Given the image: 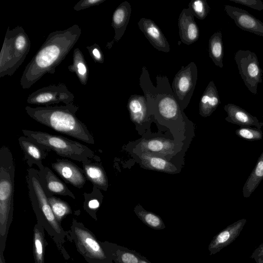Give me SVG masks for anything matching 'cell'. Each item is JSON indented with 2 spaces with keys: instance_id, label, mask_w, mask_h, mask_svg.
Here are the masks:
<instances>
[{
  "instance_id": "28",
  "label": "cell",
  "mask_w": 263,
  "mask_h": 263,
  "mask_svg": "<svg viewBox=\"0 0 263 263\" xmlns=\"http://www.w3.org/2000/svg\"><path fill=\"white\" fill-rule=\"evenodd\" d=\"M43 228L38 223L34 227L33 241L35 263H45L44 255L46 242Z\"/></svg>"
},
{
  "instance_id": "8",
  "label": "cell",
  "mask_w": 263,
  "mask_h": 263,
  "mask_svg": "<svg viewBox=\"0 0 263 263\" xmlns=\"http://www.w3.org/2000/svg\"><path fill=\"white\" fill-rule=\"evenodd\" d=\"M239 73L248 90L253 95L257 93V86L262 81L261 69L255 53L239 49L234 55Z\"/></svg>"
},
{
  "instance_id": "6",
  "label": "cell",
  "mask_w": 263,
  "mask_h": 263,
  "mask_svg": "<svg viewBox=\"0 0 263 263\" xmlns=\"http://www.w3.org/2000/svg\"><path fill=\"white\" fill-rule=\"evenodd\" d=\"M71 234L78 251L90 263H113L117 244L98 241L80 222L73 219Z\"/></svg>"
},
{
  "instance_id": "22",
  "label": "cell",
  "mask_w": 263,
  "mask_h": 263,
  "mask_svg": "<svg viewBox=\"0 0 263 263\" xmlns=\"http://www.w3.org/2000/svg\"><path fill=\"white\" fill-rule=\"evenodd\" d=\"M127 107L130 119L134 123L141 124L147 119L149 111L144 96L131 95L128 99Z\"/></svg>"
},
{
  "instance_id": "5",
  "label": "cell",
  "mask_w": 263,
  "mask_h": 263,
  "mask_svg": "<svg viewBox=\"0 0 263 263\" xmlns=\"http://www.w3.org/2000/svg\"><path fill=\"white\" fill-rule=\"evenodd\" d=\"M31 46L29 36L21 26L7 30L0 55V77L11 76L21 65Z\"/></svg>"
},
{
  "instance_id": "7",
  "label": "cell",
  "mask_w": 263,
  "mask_h": 263,
  "mask_svg": "<svg viewBox=\"0 0 263 263\" xmlns=\"http://www.w3.org/2000/svg\"><path fill=\"white\" fill-rule=\"evenodd\" d=\"M26 180L29 197L38 223H41L42 226L45 224L48 225L57 234L62 235L64 231L52 212L41 183L39 171L34 168H29Z\"/></svg>"
},
{
  "instance_id": "24",
  "label": "cell",
  "mask_w": 263,
  "mask_h": 263,
  "mask_svg": "<svg viewBox=\"0 0 263 263\" xmlns=\"http://www.w3.org/2000/svg\"><path fill=\"white\" fill-rule=\"evenodd\" d=\"M140 158L141 165L147 169L170 174L177 171L171 162L156 155L143 153Z\"/></svg>"
},
{
  "instance_id": "1",
  "label": "cell",
  "mask_w": 263,
  "mask_h": 263,
  "mask_svg": "<svg viewBox=\"0 0 263 263\" xmlns=\"http://www.w3.org/2000/svg\"><path fill=\"white\" fill-rule=\"evenodd\" d=\"M81 33V29L77 24L50 33L24 69L20 80L22 88H30L47 73L54 74Z\"/></svg>"
},
{
  "instance_id": "34",
  "label": "cell",
  "mask_w": 263,
  "mask_h": 263,
  "mask_svg": "<svg viewBox=\"0 0 263 263\" xmlns=\"http://www.w3.org/2000/svg\"><path fill=\"white\" fill-rule=\"evenodd\" d=\"M99 189L93 186L92 191L90 194L84 193L85 198L84 206L87 211L88 209L90 211H95L98 209L100 205V202L97 198V195L100 192L98 191Z\"/></svg>"
},
{
  "instance_id": "16",
  "label": "cell",
  "mask_w": 263,
  "mask_h": 263,
  "mask_svg": "<svg viewBox=\"0 0 263 263\" xmlns=\"http://www.w3.org/2000/svg\"><path fill=\"white\" fill-rule=\"evenodd\" d=\"M38 171L41 183L47 196L57 195L76 199L73 193L48 167L45 166L43 170Z\"/></svg>"
},
{
  "instance_id": "20",
  "label": "cell",
  "mask_w": 263,
  "mask_h": 263,
  "mask_svg": "<svg viewBox=\"0 0 263 263\" xmlns=\"http://www.w3.org/2000/svg\"><path fill=\"white\" fill-rule=\"evenodd\" d=\"M82 163L85 176L92 183L93 186L106 191L108 186V179L101 164L92 161Z\"/></svg>"
},
{
  "instance_id": "21",
  "label": "cell",
  "mask_w": 263,
  "mask_h": 263,
  "mask_svg": "<svg viewBox=\"0 0 263 263\" xmlns=\"http://www.w3.org/2000/svg\"><path fill=\"white\" fill-rule=\"evenodd\" d=\"M220 100L217 88L211 81L205 89L199 102V113L202 117L210 116L217 108Z\"/></svg>"
},
{
  "instance_id": "32",
  "label": "cell",
  "mask_w": 263,
  "mask_h": 263,
  "mask_svg": "<svg viewBox=\"0 0 263 263\" xmlns=\"http://www.w3.org/2000/svg\"><path fill=\"white\" fill-rule=\"evenodd\" d=\"M189 8L194 16L204 20L209 14L210 7L205 0H194L189 4Z\"/></svg>"
},
{
  "instance_id": "29",
  "label": "cell",
  "mask_w": 263,
  "mask_h": 263,
  "mask_svg": "<svg viewBox=\"0 0 263 263\" xmlns=\"http://www.w3.org/2000/svg\"><path fill=\"white\" fill-rule=\"evenodd\" d=\"M134 212L138 217L148 227L157 230L165 228L162 219L159 215L146 211L141 205L136 206Z\"/></svg>"
},
{
  "instance_id": "23",
  "label": "cell",
  "mask_w": 263,
  "mask_h": 263,
  "mask_svg": "<svg viewBox=\"0 0 263 263\" xmlns=\"http://www.w3.org/2000/svg\"><path fill=\"white\" fill-rule=\"evenodd\" d=\"M139 148L143 152L152 154L168 155L174 152L173 141L163 138H154L142 140Z\"/></svg>"
},
{
  "instance_id": "38",
  "label": "cell",
  "mask_w": 263,
  "mask_h": 263,
  "mask_svg": "<svg viewBox=\"0 0 263 263\" xmlns=\"http://www.w3.org/2000/svg\"><path fill=\"white\" fill-rule=\"evenodd\" d=\"M251 258L254 259L256 263H263V243L254 251Z\"/></svg>"
},
{
  "instance_id": "3",
  "label": "cell",
  "mask_w": 263,
  "mask_h": 263,
  "mask_svg": "<svg viewBox=\"0 0 263 263\" xmlns=\"http://www.w3.org/2000/svg\"><path fill=\"white\" fill-rule=\"evenodd\" d=\"M15 163L9 148L0 149V251H4L12 219Z\"/></svg>"
},
{
  "instance_id": "17",
  "label": "cell",
  "mask_w": 263,
  "mask_h": 263,
  "mask_svg": "<svg viewBox=\"0 0 263 263\" xmlns=\"http://www.w3.org/2000/svg\"><path fill=\"white\" fill-rule=\"evenodd\" d=\"M227 114L226 120L229 123L238 125L240 127L250 126L260 129L263 122L251 115L242 108L232 103H228L224 106Z\"/></svg>"
},
{
  "instance_id": "30",
  "label": "cell",
  "mask_w": 263,
  "mask_h": 263,
  "mask_svg": "<svg viewBox=\"0 0 263 263\" xmlns=\"http://www.w3.org/2000/svg\"><path fill=\"white\" fill-rule=\"evenodd\" d=\"M47 197L54 216L57 220L61 224L63 218L67 215L72 213L71 207L67 202L60 198L53 195Z\"/></svg>"
},
{
  "instance_id": "25",
  "label": "cell",
  "mask_w": 263,
  "mask_h": 263,
  "mask_svg": "<svg viewBox=\"0 0 263 263\" xmlns=\"http://www.w3.org/2000/svg\"><path fill=\"white\" fill-rule=\"evenodd\" d=\"M68 69L76 74L82 85H86L88 80V67L84 55L79 48L74 49L72 63L68 66Z\"/></svg>"
},
{
  "instance_id": "9",
  "label": "cell",
  "mask_w": 263,
  "mask_h": 263,
  "mask_svg": "<svg viewBox=\"0 0 263 263\" xmlns=\"http://www.w3.org/2000/svg\"><path fill=\"white\" fill-rule=\"evenodd\" d=\"M197 80V68L194 62L182 66L174 77L172 88L181 109L190 102L195 89Z\"/></svg>"
},
{
  "instance_id": "18",
  "label": "cell",
  "mask_w": 263,
  "mask_h": 263,
  "mask_svg": "<svg viewBox=\"0 0 263 263\" xmlns=\"http://www.w3.org/2000/svg\"><path fill=\"white\" fill-rule=\"evenodd\" d=\"M18 140L28 165L31 167L35 164L39 171L43 170L45 167L43 160L46 159L48 151L25 136H21Z\"/></svg>"
},
{
  "instance_id": "11",
  "label": "cell",
  "mask_w": 263,
  "mask_h": 263,
  "mask_svg": "<svg viewBox=\"0 0 263 263\" xmlns=\"http://www.w3.org/2000/svg\"><path fill=\"white\" fill-rule=\"evenodd\" d=\"M51 166L65 182L76 187L82 188L86 182L84 170L67 159H57Z\"/></svg>"
},
{
  "instance_id": "15",
  "label": "cell",
  "mask_w": 263,
  "mask_h": 263,
  "mask_svg": "<svg viewBox=\"0 0 263 263\" xmlns=\"http://www.w3.org/2000/svg\"><path fill=\"white\" fill-rule=\"evenodd\" d=\"M179 34L181 42L190 45L199 37V29L189 8H184L178 18Z\"/></svg>"
},
{
  "instance_id": "14",
  "label": "cell",
  "mask_w": 263,
  "mask_h": 263,
  "mask_svg": "<svg viewBox=\"0 0 263 263\" xmlns=\"http://www.w3.org/2000/svg\"><path fill=\"white\" fill-rule=\"evenodd\" d=\"M138 26L151 44L158 51H170V45L160 28L152 20L141 18Z\"/></svg>"
},
{
  "instance_id": "19",
  "label": "cell",
  "mask_w": 263,
  "mask_h": 263,
  "mask_svg": "<svg viewBox=\"0 0 263 263\" xmlns=\"http://www.w3.org/2000/svg\"><path fill=\"white\" fill-rule=\"evenodd\" d=\"M132 12L130 4L127 1L121 3L114 11L112 16L111 26L115 30L112 44L118 42L125 33Z\"/></svg>"
},
{
  "instance_id": "13",
  "label": "cell",
  "mask_w": 263,
  "mask_h": 263,
  "mask_svg": "<svg viewBox=\"0 0 263 263\" xmlns=\"http://www.w3.org/2000/svg\"><path fill=\"white\" fill-rule=\"evenodd\" d=\"M246 222V219H241L216 234L208 246L210 255L215 254L233 242L239 235Z\"/></svg>"
},
{
  "instance_id": "40",
  "label": "cell",
  "mask_w": 263,
  "mask_h": 263,
  "mask_svg": "<svg viewBox=\"0 0 263 263\" xmlns=\"http://www.w3.org/2000/svg\"><path fill=\"white\" fill-rule=\"evenodd\" d=\"M4 251H1L0 253V263H6L5 260L4 258V254H3Z\"/></svg>"
},
{
  "instance_id": "4",
  "label": "cell",
  "mask_w": 263,
  "mask_h": 263,
  "mask_svg": "<svg viewBox=\"0 0 263 263\" xmlns=\"http://www.w3.org/2000/svg\"><path fill=\"white\" fill-rule=\"evenodd\" d=\"M24 136L48 152L53 151L64 158L83 162H99L101 159L91 149L79 142L46 132L22 129Z\"/></svg>"
},
{
  "instance_id": "12",
  "label": "cell",
  "mask_w": 263,
  "mask_h": 263,
  "mask_svg": "<svg viewBox=\"0 0 263 263\" xmlns=\"http://www.w3.org/2000/svg\"><path fill=\"white\" fill-rule=\"evenodd\" d=\"M224 9L238 27L263 37V23L261 21L240 8L226 5Z\"/></svg>"
},
{
  "instance_id": "35",
  "label": "cell",
  "mask_w": 263,
  "mask_h": 263,
  "mask_svg": "<svg viewBox=\"0 0 263 263\" xmlns=\"http://www.w3.org/2000/svg\"><path fill=\"white\" fill-rule=\"evenodd\" d=\"M90 55L96 63L102 64L104 62V57L101 47L96 43L86 46Z\"/></svg>"
},
{
  "instance_id": "33",
  "label": "cell",
  "mask_w": 263,
  "mask_h": 263,
  "mask_svg": "<svg viewBox=\"0 0 263 263\" xmlns=\"http://www.w3.org/2000/svg\"><path fill=\"white\" fill-rule=\"evenodd\" d=\"M236 135L243 139L249 141L261 140L262 132L260 129L250 126H242L235 130Z\"/></svg>"
},
{
  "instance_id": "10",
  "label": "cell",
  "mask_w": 263,
  "mask_h": 263,
  "mask_svg": "<svg viewBox=\"0 0 263 263\" xmlns=\"http://www.w3.org/2000/svg\"><path fill=\"white\" fill-rule=\"evenodd\" d=\"M74 95L63 83L51 84L41 88L30 94L27 102L30 104L50 106L63 103L65 105L73 103Z\"/></svg>"
},
{
  "instance_id": "2",
  "label": "cell",
  "mask_w": 263,
  "mask_h": 263,
  "mask_svg": "<svg viewBox=\"0 0 263 263\" xmlns=\"http://www.w3.org/2000/svg\"><path fill=\"white\" fill-rule=\"evenodd\" d=\"M79 106L73 103L61 106H27L28 115L52 129L85 143L94 144L95 139L86 125L76 116Z\"/></svg>"
},
{
  "instance_id": "31",
  "label": "cell",
  "mask_w": 263,
  "mask_h": 263,
  "mask_svg": "<svg viewBox=\"0 0 263 263\" xmlns=\"http://www.w3.org/2000/svg\"><path fill=\"white\" fill-rule=\"evenodd\" d=\"M114 261L116 263H139V253L117 245Z\"/></svg>"
},
{
  "instance_id": "36",
  "label": "cell",
  "mask_w": 263,
  "mask_h": 263,
  "mask_svg": "<svg viewBox=\"0 0 263 263\" xmlns=\"http://www.w3.org/2000/svg\"><path fill=\"white\" fill-rule=\"evenodd\" d=\"M106 0H81L79 1L73 7L76 11H79L91 7L98 6Z\"/></svg>"
},
{
  "instance_id": "27",
  "label": "cell",
  "mask_w": 263,
  "mask_h": 263,
  "mask_svg": "<svg viewBox=\"0 0 263 263\" xmlns=\"http://www.w3.org/2000/svg\"><path fill=\"white\" fill-rule=\"evenodd\" d=\"M209 53L210 58L215 65L223 67V45L221 31L215 32L209 40Z\"/></svg>"
},
{
  "instance_id": "26",
  "label": "cell",
  "mask_w": 263,
  "mask_h": 263,
  "mask_svg": "<svg viewBox=\"0 0 263 263\" xmlns=\"http://www.w3.org/2000/svg\"><path fill=\"white\" fill-rule=\"evenodd\" d=\"M262 180L263 152L259 157L255 167L242 187V195L243 197L245 198L249 197Z\"/></svg>"
},
{
  "instance_id": "39",
  "label": "cell",
  "mask_w": 263,
  "mask_h": 263,
  "mask_svg": "<svg viewBox=\"0 0 263 263\" xmlns=\"http://www.w3.org/2000/svg\"><path fill=\"white\" fill-rule=\"evenodd\" d=\"M139 263H151L146 258L139 253Z\"/></svg>"
},
{
  "instance_id": "37",
  "label": "cell",
  "mask_w": 263,
  "mask_h": 263,
  "mask_svg": "<svg viewBox=\"0 0 263 263\" xmlns=\"http://www.w3.org/2000/svg\"><path fill=\"white\" fill-rule=\"evenodd\" d=\"M236 4L246 6L253 9L263 10V2L260 0H229Z\"/></svg>"
}]
</instances>
